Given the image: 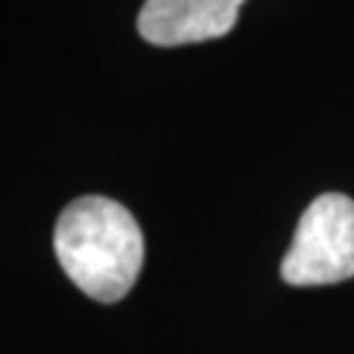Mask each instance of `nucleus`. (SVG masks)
<instances>
[{
	"mask_svg": "<svg viewBox=\"0 0 354 354\" xmlns=\"http://www.w3.org/2000/svg\"><path fill=\"white\" fill-rule=\"evenodd\" d=\"M53 247L76 289L102 304L124 299L145 263V236L137 218L108 197H79L64 207Z\"/></svg>",
	"mask_w": 354,
	"mask_h": 354,
	"instance_id": "1",
	"label": "nucleus"
},
{
	"mask_svg": "<svg viewBox=\"0 0 354 354\" xmlns=\"http://www.w3.org/2000/svg\"><path fill=\"white\" fill-rule=\"evenodd\" d=\"M247 0H145L137 16L142 39L158 48H176L226 37L236 26Z\"/></svg>",
	"mask_w": 354,
	"mask_h": 354,
	"instance_id": "3",
	"label": "nucleus"
},
{
	"mask_svg": "<svg viewBox=\"0 0 354 354\" xmlns=\"http://www.w3.org/2000/svg\"><path fill=\"white\" fill-rule=\"evenodd\" d=\"M289 286H326L354 279V200L326 192L304 207L281 263Z\"/></svg>",
	"mask_w": 354,
	"mask_h": 354,
	"instance_id": "2",
	"label": "nucleus"
}]
</instances>
